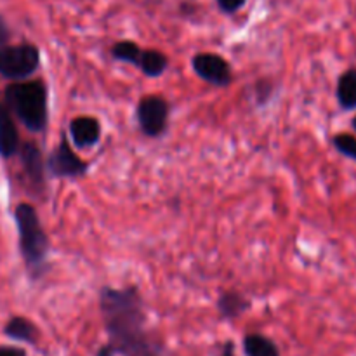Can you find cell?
<instances>
[{"label": "cell", "mask_w": 356, "mask_h": 356, "mask_svg": "<svg viewBox=\"0 0 356 356\" xmlns=\"http://www.w3.org/2000/svg\"><path fill=\"white\" fill-rule=\"evenodd\" d=\"M99 313L108 341L96 356H163V344L149 334L145 299L138 285L99 291Z\"/></svg>", "instance_id": "obj_1"}, {"label": "cell", "mask_w": 356, "mask_h": 356, "mask_svg": "<svg viewBox=\"0 0 356 356\" xmlns=\"http://www.w3.org/2000/svg\"><path fill=\"white\" fill-rule=\"evenodd\" d=\"M14 221L17 228V242L23 264L31 280H40L49 270L51 240L44 229L37 209L31 204L21 202L14 209Z\"/></svg>", "instance_id": "obj_2"}, {"label": "cell", "mask_w": 356, "mask_h": 356, "mask_svg": "<svg viewBox=\"0 0 356 356\" xmlns=\"http://www.w3.org/2000/svg\"><path fill=\"white\" fill-rule=\"evenodd\" d=\"M6 106L30 132H44L49 124V89L42 79L13 82L6 87Z\"/></svg>", "instance_id": "obj_3"}, {"label": "cell", "mask_w": 356, "mask_h": 356, "mask_svg": "<svg viewBox=\"0 0 356 356\" xmlns=\"http://www.w3.org/2000/svg\"><path fill=\"white\" fill-rule=\"evenodd\" d=\"M40 68V49L31 42L7 44L0 49V76L10 82H24Z\"/></svg>", "instance_id": "obj_4"}, {"label": "cell", "mask_w": 356, "mask_h": 356, "mask_svg": "<svg viewBox=\"0 0 356 356\" xmlns=\"http://www.w3.org/2000/svg\"><path fill=\"white\" fill-rule=\"evenodd\" d=\"M170 104L162 94H145L136 106L139 131L146 138L156 139L163 136L169 127Z\"/></svg>", "instance_id": "obj_5"}, {"label": "cell", "mask_w": 356, "mask_h": 356, "mask_svg": "<svg viewBox=\"0 0 356 356\" xmlns=\"http://www.w3.org/2000/svg\"><path fill=\"white\" fill-rule=\"evenodd\" d=\"M89 162L73 149L66 136H63L58 146L45 159V169L54 179H79L89 172Z\"/></svg>", "instance_id": "obj_6"}, {"label": "cell", "mask_w": 356, "mask_h": 356, "mask_svg": "<svg viewBox=\"0 0 356 356\" xmlns=\"http://www.w3.org/2000/svg\"><path fill=\"white\" fill-rule=\"evenodd\" d=\"M191 70L209 86L228 87L233 82L232 65L218 52H197L191 58Z\"/></svg>", "instance_id": "obj_7"}, {"label": "cell", "mask_w": 356, "mask_h": 356, "mask_svg": "<svg viewBox=\"0 0 356 356\" xmlns=\"http://www.w3.org/2000/svg\"><path fill=\"white\" fill-rule=\"evenodd\" d=\"M68 134L72 146H75L79 152H86V149L94 148L101 141L103 127H101L99 118L92 117V115H80V117L70 120Z\"/></svg>", "instance_id": "obj_8"}, {"label": "cell", "mask_w": 356, "mask_h": 356, "mask_svg": "<svg viewBox=\"0 0 356 356\" xmlns=\"http://www.w3.org/2000/svg\"><path fill=\"white\" fill-rule=\"evenodd\" d=\"M17 155H19L21 167H23V172L26 176L28 183L42 193L45 190V184H47V177H45L47 169H45V159L42 155L40 148L37 146V143H21Z\"/></svg>", "instance_id": "obj_9"}, {"label": "cell", "mask_w": 356, "mask_h": 356, "mask_svg": "<svg viewBox=\"0 0 356 356\" xmlns=\"http://www.w3.org/2000/svg\"><path fill=\"white\" fill-rule=\"evenodd\" d=\"M21 148L19 132H17L16 122L13 113L6 103L0 101V156L2 159H13L17 155Z\"/></svg>", "instance_id": "obj_10"}, {"label": "cell", "mask_w": 356, "mask_h": 356, "mask_svg": "<svg viewBox=\"0 0 356 356\" xmlns=\"http://www.w3.org/2000/svg\"><path fill=\"white\" fill-rule=\"evenodd\" d=\"M3 334L9 339L17 341V343L30 344V346H37L38 339H40V330L38 327L31 322L26 316H10L7 320L6 327H3Z\"/></svg>", "instance_id": "obj_11"}, {"label": "cell", "mask_w": 356, "mask_h": 356, "mask_svg": "<svg viewBox=\"0 0 356 356\" xmlns=\"http://www.w3.org/2000/svg\"><path fill=\"white\" fill-rule=\"evenodd\" d=\"M336 99L343 111L356 110V66L344 70L337 79Z\"/></svg>", "instance_id": "obj_12"}, {"label": "cell", "mask_w": 356, "mask_h": 356, "mask_svg": "<svg viewBox=\"0 0 356 356\" xmlns=\"http://www.w3.org/2000/svg\"><path fill=\"white\" fill-rule=\"evenodd\" d=\"M250 308V301L238 291H226L218 299V312L221 318L236 320Z\"/></svg>", "instance_id": "obj_13"}, {"label": "cell", "mask_w": 356, "mask_h": 356, "mask_svg": "<svg viewBox=\"0 0 356 356\" xmlns=\"http://www.w3.org/2000/svg\"><path fill=\"white\" fill-rule=\"evenodd\" d=\"M242 350L245 356H282L277 343L259 332L245 334L242 339Z\"/></svg>", "instance_id": "obj_14"}, {"label": "cell", "mask_w": 356, "mask_h": 356, "mask_svg": "<svg viewBox=\"0 0 356 356\" xmlns=\"http://www.w3.org/2000/svg\"><path fill=\"white\" fill-rule=\"evenodd\" d=\"M138 68L148 79H159L169 68V56L159 49H143Z\"/></svg>", "instance_id": "obj_15"}, {"label": "cell", "mask_w": 356, "mask_h": 356, "mask_svg": "<svg viewBox=\"0 0 356 356\" xmlns=\"http://www.w3.org/2000/svg\"><path fill=\"white\" fill-rule=\"evenodd\" d=\"M110 54L117 61H122L125 65H131L138 68L139 59H141L143 54V47L134 40H118L111 45Z\"/></svg>", "instance_id": "obj_16"}, {"label": "cell", "mask_w": 356, "mask_h": 356, "mask_svg": "<svg viewBox=\"0 0 356 356\" xmlns=\"http://www.w3.org/2000/svg\"><path fill=\"white\" fill-rule=\"evenodd\" d=\"M332 146L346 159L356 162V136L350 132H339L332 138Z\"/></svg>", "instance_id": "obj_17"}, {"label": "cell", "mask_w": 356, "mask_h": 356, "mask_svg": "<svg viewBox=\"0 0 356 356\" xmlns=\"http://www.w3.org/2000/svg\"><path fill=\"white\" fill-rule=\"evenodd\" d=\"M247 2H249V0H216L219 10H221L222 14H226V16H233V14H236L238 10H242L243 7L247 6Z\"/></svg>", "instance_id": "obj_18"}, {"label": "cell", "mask_w": 356, "mask_h": 356, "mask_svg": "<svg viewBox=\"0 0 356 356\" xmlns=\"http://www.w3.org/2000/svg\"><path fill=\"white\" fill-rule=\"evenodd\" d=\"M10 40V28L7 24V21L0 16V49L6 47Z\"/></svg>", "instance_id": "obj_19"}, {"label": "cell", "mask_w": 356, "mask_h": 356, "mask_svg": "<svg viewBox=\"0 0 356 356\" xmlns=\"http://www.w3.org/2000/svg\"><path fill=\"white\" fill-rule=\"evenodd\" d=\"M0 356H28L23 348L17 346H0Z\"/></svg>", "instance_id": "obj_20"}, {"label": "cell", "mask_w": 356, "mask_h": 356, "mask_svg": "<svg viewBox=\"0 0 356 356\" xmlns=\"http://www.w3.org/2000/svg\"><path fill=\"white\" fill-rule=\"evenodd\" d=\"M219 356H236L235 355V344L232 343V341H226L225 344H222V350Z\"/></svg>", "instance_id": "obj_21"}, {"label": "cell", "mask_w": 356, "mask_h": 356, "mask_svg": "<svg viewBox=\"0 0 356 356\" xmlns=\"http://www.w3.org/2000/svg\"><path fill=\"white\" fill-rule=\"evenodd\" d=\"M351 125H353V129H355V132H356V115L353 117V120H351Z\"/></svg>", "instance_id": "obj_22"}]
</instances>
